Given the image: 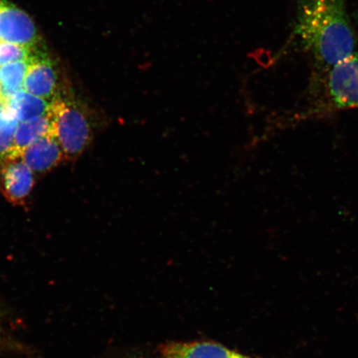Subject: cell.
Wrapping results in <instances>:
<instances>
[{
    "instance_id": "4",
    "label": "cell",
    "mask_w": 358,
    "mask_h": 358,
    "mask_svg": "<svg viewBox=\"0 0 358 358\" xmlns=\"http://www.w3.org/2000/svg\"><path fill=\"white\" fill-rule=\"evenodd\" d=\"M34 185V173L21 156H13L0 162V192L10 203H24Z\"/></svg>"
},
{
    "instance_id": "2",
    "label": "cell",
    "mask_w": 358,
    "mask_h": 358,
    "mask_svg": "<svg viewBox=\"0 0 358 358\" xmlns=\"http://www.w3.org/2000/svg\"><path fill=\"white\" fill-rule=\"evenodd\" d=\"M48 115L52 134L59 142L66 159H78L91 145L97 129L102 127L92 112L60 96L50 103Z\"/></svg>"
},
{
    "instance_id": "6",
    "label": "cell",
    "mask_w": 358,
    "mask_h": 358,
    "mask_svg": "<svg viewBox=\"0 0 358 358\" xmlns=\"http://www.w3.org/2000/svg\"><path fill=\"white\" fill-rule=\"evenodd\" d=\"M22 87L27 92L44 100L52 102L56 99V73L47 57L39 55L31 56Z\"/></svg>"
},
{
    "instance_id": "14",
    "label": "cell",
    "mask_w": 358,
    "mask_h": 358,
    "mask_svg": "<svg viewBox=\"0 0 358 358\" xmlns=\"http://www.w3.org/2000/svg\"><path fill=\"white\" fill-rule=\"evenodd\" d=\"M10 345H13V344L10 343L6 331L3 329V326L0 324V351L8 348Z\"/></svg>"
},
{
    "instance_id": "5",
    "label": "cell",
    "mask_w": 358,
    "mask_h": 358,
    "mask_svg": "<svg viewBox=\"0 0 358 358\" xmlns=\"http://www.w3.org/2000/svg\"><path fill=\"white\" fill-rule=\"evenodd\" d=\"M0 38L6 43L32 48L38 41V34L28 15L10 3L0 0Z\"/></svg>"
},
{
    "instance_id": "9",
    "label": "cell",
    "mask_w": 358,
    "mask_h": 358,
    "mask_svg": "<svg viewBox=\"0 0 358 358\" xmlns=\"http://www.w3.org/2000/svg\"><path fill=\"white\" fill-rule=\"evenodd\" d=\"M52 134V120L48 112L40 117L20 122L15 131V154H21L40 138Z\"/></svg>"
},
{
    "instance_id": "13",
    "label": "cell",
    "mask_w": 358,
    "mask_h": 358,
    "mask_svg": "<svg viewBox=\"0 0 358 358\" xmlns=\"http://www.w3.org/2000/svg\"><path fill=\"white\" fill-rule=\"evenodd\" d=\"M13 116L15 115H13L7 103L0 100V127L6 123L8 119L13 117Z\"/></svg>"
},
{
    "instance_id": "10",
    "label": "cell",
    "mask_w": 358,
    "mask_h": 358,
    "mask_svg": "<svg viewBox=\"0 0 358 358\" xmlns=\"http://www.w3.org/2000/svg\"><path fill=\"white\" fill-rule=\"evenodd\" d=\"M8 106L20 122L46 115L50 103L22 89L10 98Z\"/></svg>"
},
{
    "instance_id": "12",
    "label": "cell",
    "mask_w": 358,
    "mask_h": 358,
    "mask_svg": "<svg viewBox=\"0 0 358 358\" xmlns=\"http://www.w3.org/2000/svg\"><path fill=\"white\" fill-rule=\"evenodd\" d=\"M33 55L32 49L22 45L0 43V66L20 61L29 60Z\"/></svg>"
},
{
    "instance_id": "7",
    "label": "cell",
    "mask_w": 358,
    "mask_h": 358,
    "mask_svg": "<svg viewBox=\"0 0 358 358\" xmlns=\"http://www.w3.org/2000/svg\"><path fill=\"white\" fill-rule=\"evenodd\" d=\"M21 157L36 173L50 172L66 159L64 150L53 134L34 142L22 152Z\"/></svg>"
},
{
    "instance_id": "1",
    "label": "cell",
    "mask_w": 358,
    "mask_h": 358,
    "mask_svg": "<svg viewBox=\"0 0 358 358\" xmlns=\"http://www.w3.org/2000/svg\"><path fill=\"white\" fill-rule=\"evenodd\" d=\"M294 34L326 69L355 55V36L344 0H303Z\"/></svg>"
},
{
    "instance_id": "15",
    "label": "cell",
    "mask_w": 358,
    "mask_h": 358,
    "mask_svg": "<svg viewBox=\"0 0 358 358\" xmlns=\"http://www.w3.org/2000/svg\"><path fill=\"white\" fill-rule=\"evenodd\" d=\"M1 41H2V39H1V38H0V43H1Z\"/></svg>"
},
{
    "instance_id": "8",
    "label": "cell",
    "mask_w": 358,
    "mask_h": 358,
    "mask_svg": "<svg viewBox=\"0 0 358 358\" xmlns=\"http://www.w3.org/2000/svg\"><path fill=\"white\" fill-rule=\"evenodd\" d=\"M164 358H252L214 343H173L162 349Z\"/></svg>"
},
{
    "instance_id": "3",
    "label": "cell",
    "mask_w": 358,
    "mask_h": 358,
    "mask_svg": "<svg viewBox=\"0 0 358 358\" xmlns=\"http://www.w3.org/2000/svg\"><path fill=\"white\" fill-rule=\"evenodd\" d=\"M325 104L330 110L358 108V56L355 55L329 70Z\"/></svg>"
},
{
    "instance_id": "11",
    "label": "cell",
    "mask_w": 358,
    "mask_h": 358,
    "mask_svg": "<svg viewBox=\"0 0 358 358\" xmlns=\"http://www.w3.org/2000/svg\"><path fill=\"white\" fill-rule=\"evenodd\" d=\"M17 120L13 116L6 123L0 127V162L13 156H19L15 154V131Z\"/></svg>"
}]
</instances>
